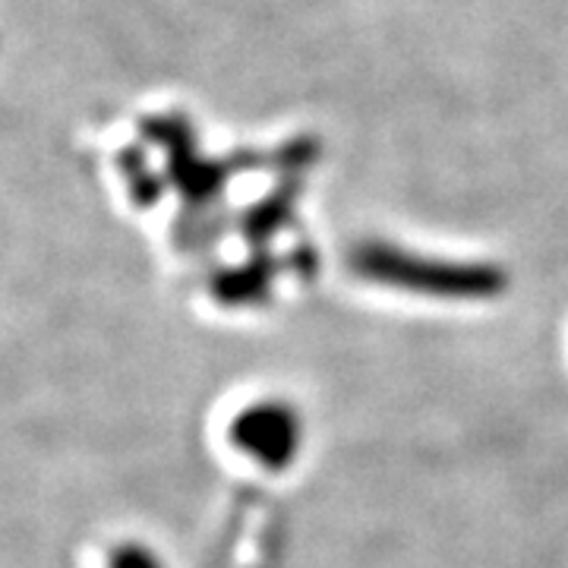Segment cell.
I'll return each mask as SVG.
<instances>
[{"label":"cell","mask_w":568,"mask_h":568,"mask_svg":"<svg viewBox=\"0 0 568 568\" xmlns=\"http://www.w3.org/2000/svg\"><path fill=\"white\" fill-rule=\"evenodd\" d=\"M354 268L366 282L424 294V297H443V301H477L493 297L503 291V272L487 263H452V260H433L398 246L369 244L354 253Z\"/></svg>","instance_id":"6da1fadb"},{"label":"cell","mask_w":568,"mask_h":568,"mask_svg":"<svg viewBox=\"0 0 568 568\" xmlns=\"http://www.w3.org/2000/svg\"><path fill=\"white\" fill-rule=\"evenodd\" d=\"M231 443L256 465L284 470L287 465H294L301 452L304 426H301L297 410L287 402H256L234 417Z\"/></svg>","instance_id":"7a4b0ae2"},{"label":"cell","mask_w":568,"mask_h":568,"mask_svg":"<svg viewBox=\"0 0 568 568\" xmlns=\"http://www.w3.org/2000/svg\"><path fill=\"white\" fill-rule=\"evenodd\" d=\"M111 568H162V562L140 544H123L111 552Z\"/></svg>","instance_id":"3957f363"}]
</instances>
